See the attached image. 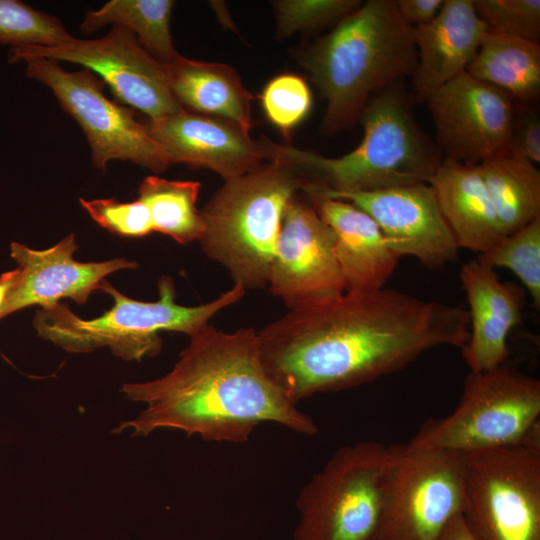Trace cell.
I'll use <instances>...</instances> for the list:
<instances>
[{"label":"cell","mask_w":540,"mask_h":540,"mask_svg":"<svg viewBox=\"0 0 540 540\" xmlns=\"http://www.w3.org/2000/svg\"><path fill=\"white\" fill-rule=\"evenodd\" d=\"M473 3L489 31L539 41V0H473Z\"/></svg>","instance_id":"obj_31"},{"label":"cell","mask_w":540,"mask_h":540,"mask_svg":"<svg viewBox=\"0 0 540 540\" xmlns=\"http://www.w3.org/2000/svg\"><path fill=\"white\" fill-rule=\"evenodd\" d=\"M351 202L378 224L387 245L399 257L412 256L429 269H440L458 258L459 246L443 217L429 183L369 192L307 190Z\"/></svg>","instance_id":"obj_15"},{"label":"cell","mask_w":540,"mask_h":540,"mask_svg":"<svg viewBox=\"0 0 540 540\" xmlns=\"http://www.w3.org/2000/svg\"><path fill=\"white\" fill-rule=\"evenodd\" d=\"M147 126L170 164L209 169L225 181L252 171L267 159L263 143H255L237 125L183 107Z\"/></svg>","instance_id":"obj_17"},{"label":"cell","mask_w":540,"mask_h":540,"mask_svg":"<svg viewBox=\"0 0 540 540\" xmlns=\"http://www.w3.org/2000/svg\"><path fill=\"white\" fill-rule=\"evenodd\" d=\"M480 264L511 270L540 308V218L504 236L487 251L478 254Z\"/></svg>","instance_id":"obj_27"},{"label":"cell","mask_w":540,"mask_h":540,"mask_svg":"<svg viewBox=\"0 0 540 540\" xmlns=\"http://www.w3.org/2000/svg\"><path fill=\"white\" fill-rule=\"evenodd\" d=\"M424 101L444 158L479 165L506 149L515 102L500 89L463 72Z\"/></svg>","instance_id":"obj_14"},{"label":"cell","mask_w":540,"mask_h":540,"mask_svg":"<svg viewBox=\"0 0 540 540\" xmlns=\"http://www.w3.org/2000/svg\"><path fill=\"white\" fill-rule=\"evenodd\" d=\"M18 275V268L5 272L0 276V312L6 300L7 294Z\"/></svg>","instance_id":"obj_36"},{"label":"cell","mask_w":540,"mask_h":540,"mask_svg":"<svg viewBox=\"0 0 540 540\" xmlns=\"http://www.w3.org/2000/svg\"><path fill=\"white\" fill-rule=\"evenodd\" d=\"M29 58L67 61L83 66L109 86L121 104L137 109L154 121L181 106L169 88L165 65L152 57L136 36L124 27L112 25L99 39L70 40L52 47L10 48V62Z\"/></svg>","instance_id":"obj_12"},{"label":"cell","mask_w":540,"mask_h":540,"mask_svg":"<svg viewBox=\"0 0 540 540\" xmlns=\"http://www.w3.org/2000/svg\"><path fill=\"white\" fill-rule=\"evenodd\" d=\"M359 119L363 138L347 154L330 158L267 142V159L304 177L310 185L303 191L369 192L429 183L444 157L414 119L400 81L375 94Z\"/></svg>","instance_id":"obj_4"},{"label":"cell","mask_w":540,"mask_h":540,"mask_svg":"<svg viewBox=\"0 0 540 540\" xmlns=\"http://www.w3.org/2000/svg\"><path fill=\"white\" fill-rule=\"evenodd\" d=\"M461 515L476 540H540V446L465 454Z\"/></svg>","instance_id":"obj_10"},{"label":"cell","mask_w":540,"mask_h":540,"mask_svg":"<svg viewBox=\"0 0 540 540\" xmlns=\"http://www.w3.org/2000/svg\"><path fill=\"white\" fill-rule=\"evenodd\" d=\"M305 197L334 232V253L345 292L385 288L400 257L389 248L376 221L351 202L320 195Z\"/></svg>","instance_id":"obj_19"},{"label":"cell","mask_w":540,"mask_h":540,"mask_svg":"<svg viewBox=\"0 0 540 540\" xmlns=\"http://www.w3.org/2000/svg\"><path fill=\"white\" fill-rule=\"evenodd\" d=\"M81 206L101 227L121 237H143L153 231L146 205L139 199L120 202L110 199H79Z\"/></svg>","instance_id":"obj_32"},{"label":"cell","mask_w":540,"mask_h":540,"mask_svg":"<svg viewBox=\"0 0 540 540\" xmlns=\"http://www.w3.org/2000/svg\"><path fill=\"white\" fill-rule=\"evenodd\" d=\"M539 418V379L503 364L470 371L455 410L426 421L410 441L461 454L540 446Z\"/></svg>","instance_id":"obj_7"},{"label":"cell","mask_w":540,"mask_h":540,"mask_svg":"<svg viewBox=\"0 0 540 540\" xmlns=\"http://www.w3.org/2000/svg\"><path fill=\"white\" fill-rule=\"evenodd\" d=\"M460 279L469 304V336L461 348L471 372L505 364L508 336L522 322L524 290L502 282L494 269L476 259L461 267Z\"/></svg>","instance_id":"obj_18"},{"label":"cell","mask_w":540,"mask_h":540,"mask_svg":"<svg viewBox=\"0 0 540 540\" xmlns=\"http://www.w3.org/2000/svg\"><path fill=\"white\" fill-rule=\"evenodd\" d=\"M468 336L461 306L389 288L292 309L257 331L262 367L293 404L399 371L435 347L461 349Z\"/></svg>","instance_id":"obj_1"},{"label":"cell","mask_w":540,"mask_h":540,"mask_svg":"<svg viewBox=\"0 0 540 540\" xmlns=\"http://www.w3.org/2000/svg\"><path fill=\"white\" fill-rule=\"evenodd\" d=\"M465 454L411 441L388 446L376 539L438 540L461 514Z\"/></svg>","instance_id":"obj_8"},{"label":"cell","mask_w":540,"mask_h":540,"mask_svg":"<svg viewBox=\"0 0 540 540\" xmlns=\"http://www.w3.org/2000/svg\"><path fill=\"white\" fill-rule=\"evenodd\" d=\"M368 540H379V539H376V538H372V539H368Z\"/></svg>","instance_id":"obj_37"},{"label":"cell","mask_w":540,"mask_h":540,"mask_svg":"<svg viewBox=\"0 0 540 540\" xmlns=\"http://www.w3.org/2000/svg\"><path fill=\"white\" fill-rule=\"evenodd\" d=\"M438 540H476L461 514L452 518L445 526Z\"/></svg>","instance_id":"obj_35"},{"label":"cell","mask_w":540,"mask_h":540,"mask_svg":"<svg viewBox=\"0 0 540 540\" xmlns=\"http://www.w3.org/2000/svg\"><path fill=\"white\" fill-rule=\"evenodd\" d=\"M73 38L61 21L21 1L0 0V43L16 46L60 45Z\"/></svg>","instance_id":"obj_28"},{"label":"cell","mask_w":540,"mask_h":540,"mask_svg":"<svg viewBox=\"0 0 540 540\" xmlns=\"http://www.w3.org/2000/svg\"><path fill=\"white\" fill-rule=\"evenodd\" d=\"M100 290L113 298L114 305L110 310L86 320L74 314L64 303L40 308L33 320L38 335L68 352L84 353L108 347L117 357L141 361L160 352V331L192 336L208 326L214 315L239 301L246 293L243 287L234 284L210 302L183 306L176 303L175 285L169 276L160 278L159 298L153 302L129 298L106 279L102 281Z\"/></svg>","instance_id":"obj_6"},{"label":"cell","mask_w":540,"mask_h":540,"mask_svg":"<svg viewBox=\"0 0 540 540\" xmlns=\"http://www.w3.org/2000/svg\"><path fill=\"white\" fill-rule=\"evenodd\" d=\"M261 103L268 120L284 133L308 114L312 96L305 80L294 74H281L264 87Z\"/></svg>","instance_id":"obj_30"},{"label":"cell","mask_w":540,"mask_h":540,"mask_svg":"<svg viewBox=\"0 0 540 540\" xmlns=\"http://www.w3.org/2000/svg\"><path fill=\"white\" fill-rule=\"evenodd\" d=\"M359 0H279L272 2L279 38L303 30L321 28L353 12Z\"/></svg>","instance_id":"obj_29"},{"label":"cell","mask_w":540,"mask_h":540,"mask_svg":"<svg viewBox=\"0 0 540 540\" xmlns=\"http://www.w3.org/2000/svg\"><path fill=\"white\" fill-rule=\"evenodd\" d=\"M504 236L540 218V171L505 150L479 164Z\"/></svg>","instance_id":"obj_24"},{"label":"cell","mask_w":540,"mask_h":540,"mask_svg":"<svg viewBox=\"0 0 540 540\" xmlns=\"http://www.w3.org/2000/svg\"><path fill=\"white\" fill-rule=\"evenodd\" d=\"M487 31L473 0H444L434 19L414 27L417 61L412 84L417 97L425 100L465 72Z\"/></svg>","instance_id":"obj_20"},{"label":"cell","mask_w":540,"mask_h":540,"mask_svg":"<svg viewBox=\"0 0 540 540\" xmlns=\"http://www.w3.org/2000/svg\"><path fill=\"white\" fill-rule=\"evenodd\" d=\"M199 190L197 181L149 175L139 185L138 199L149 211L153 231L186 245L199 241L203 232L201 212L196 208Z\"/></svg>","instance_id":"obj_26"},{"label":"cell","mask_w":540,"mask_h":540,"mask_svg":"<svg viewBox=\"0 0 540 540\" xmlns=\"http://www.w3.org/2000/svg\"><path fill=\"white\" fill-rule=\"evenodd\" d=\"M75 235L70 234L49 249L33 250L13 242L11 257L18 264V275L0 312V319L31 305L49 308L62 298L85 303L100 290L105 277L113 272L136 269L138 264L124 258L102 262H79Z\"/></svg>","instance_id":"obj_16"},{"label":"cell","mask_w":540,"mask_h":540,"mask_svg":"<svg viewBox=\"0 0 540 540\" xmlns=\"http://www.w3.org/2000/svg\"><path fill=\"white\" fill-rule=\"evenodd\" d=\"M308 184L294 169L274 161L225 181L200 211L199 242L245 290L267 286L284 210Z\"/></svg>","instance_id":"obj_5"},{"label":"cell","mask_w":540,"mask_h":540,"mask_svg":"<svg viewBox=\"0 0 540 540\" xmlns=\"http://www.w3.org/2000/svg\"><path fill=\"white\" fill-rule=\"evenodd\" d=\"M334 245L332 229L309 200L296 193L283 213L267 283L271 293L289 310L323 304L345 293Z\"/></svg>","instance_id":"obj_13"},{"label":"cell","mask_w":540,"mask_h":540,"mask_svg":"<svg viewBox=\"0 0 540 540\" xmlns=\"http://www.w3.org/2000/svg\"><path fill=\"white\" fill-rule=\"evenodd\" d=\"M299 61L326 100L321 131L349 129L369 100L412 77L417 51L414 27L395 0H368L304 50Z\"/></svg>","instance_id":"obj_3"},{"label":"cell","mask_w":540,"mask_h":540,"mask_svg":"<svg viewBox=\"0 0 540 540\" xmlns=\"http://www.w3.org/2000/svg\"><path fill=\"white\" fill-rule=\"evenodd\" d=\"M429 184L459 248L480 254L504 237L479 165L444 158Z\"/></svg>","instance_id":"obj_21"},{"label":"cell","mask_w":540,"mask_h":540,"mask_svg":"<svg viewBox=\"0 0 540 540\" xmlns=\"http://www.w3.org/2000/svg\"><path fill=\"white\" fill-rule=\"evenodd\" d=\"M388 446L361 441L337 449L301 489L295 540L375 537Z\"/></svg>","instance_id":"obj_9"},{"label":"cell","mask_w":540,"mask_h":540,"mask_svg":"<svg viewBox=\"0 0 540 540\" xmlns=\"http://www.w3.org/2000/svg\"><path fill=\"white\" fill-rule=\"evenodd\" d=\"M23 62L27 76L47 86L80 125L95 168L104 173L109 161L122 160L161 173L171 165L147 124L139 122L131 108L107 98L104 83L93 72L86 68L69 72L45 58Z\"/></svg>","instance_id":"obj_11"},{"label":"cell","mask_w":540,"mask_h":540,"mask_svg":"<svg viewBox=\"0 0 540 540\" xmlns=\"http://www.w3.org/2000/svg\"><path fill=\"white\" fill-rule=\"evenodd\" d=\"M171 0H112L95 11H88L80 25L92 33L107 24L132 32L142 47L160 63L167 65L181 57L170 33Z\"/></svg>","instance_id":"obj_25"},{"label":"cell","mask_w":540,"mask_h":540,"mask_svg":"<svg viewBox=\"0 0 540 540\" xmlns=\"http://www.w3.org/2000/svg\"><path fill=\"white\" fill-rule=\"evenodd\" d=\"M465 72L514 102L531 104L540 95L539 42L488 30Z\"/></svg>","instance_id":"obj_23"},{"label":"cell","mask_w":540,"mask_h":540,"mask_svg":"<svg viewBox=\"0 0 540 540\" xmlns=\"http://www.w3.org/2000/svg\"><path fill=\"white\" fill-rule=\"evenodd\" d=\"M165 68L171 93L181 107L227 120L249 132L252 96L232 67L181 56Z\"/></svg>","instance_id":"obj_22"},{"label":"cell","mask_w":540,"mask_h":540,"mask_svg":"<svg viewBox=\"0 0 540 540\" xmlns=\"http://www.w3.org/2000/svg\"><path fill=\"white\" fill-rule=\"evenodd\" d=\"M403 20L417 27L430 22L441 10L444 0H395Z\"/></svg>","instance_id":"obj_34"},{"label":"cell","mask_w":540,"mask_h":540,"mask_svg":"<svg viewBox=\"0 0 540 540\" xmlns=\"http://www.w3.org/2000/svg\"><path fill=\"white\" fill-rule=\"evenodd\" d=\"M126 398L146 408L117 431L146 436L170 428L213 442H246L263 422L314 435V420L290 402L264 371L257 331L225 332L206 326L190 336L188 346L166 375L125 383Z\"/></svg>","instance_id":"obj_2"},{"label":"cell","mask_w":540,"mask_h":540,"mask_svg":"<svg viewBox=\"0 0 540 540\" xmlns=\"http://www.w3.org/2000/svg\"><path fill=\"white\" fill-rule=\"evenodd\" d=\"M506 151L511 155L540 163V118L530 104L515 102V114Z\"/></svg>","instance_id":"obj_33"}]
</instances>
